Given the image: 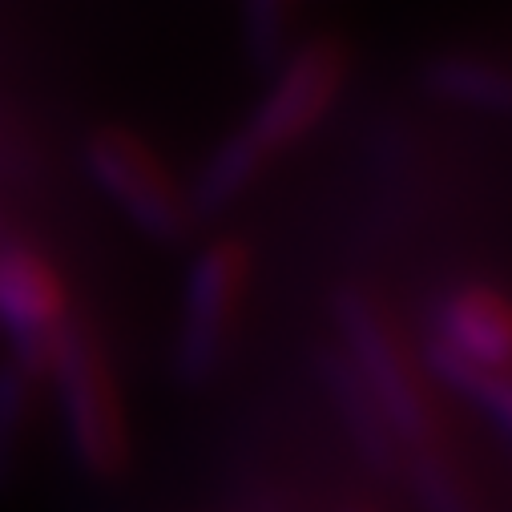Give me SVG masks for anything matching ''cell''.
Here are the masks:
<instances>
[{"instance_id":"obj_1","label":"cell","mask_w":512,"mask_h":512,"mask_svg":"<svg viewBox=\"0 0 512 512\" xmlns=\"http://www.w3.org/2000/svg\"><path fill=\"white\" fill-rule=\"evenodd\" d=\"M331 311H335V327H339L347 359L355 363L371 396L379 400L400 448L436 452L440 420H436L428 383H424V367L416 363L392 315L363 287H343Z\"/></svg>"},{"instance_id":"obj_2","label":"cell","mask_w":512,"mask_h":512,"mask_svg":"<svg viewBox=\"0 0 512 512\" xmlns=\"http://www.w3.org/2000/svg\"><path fill=\"white\" fill-rule=\"evenodd\" d=\"M77 464L93 480H117L130 468V424L113 379L109 351L85 319H69L49 367Z\"/></svg>"},{"instance_id":"obj_3","label":"cell","mask_w":512,"mask_h":512,"mask_svg":"<svg viewBox=\"0 0 512 512\" xmlns=\"http://www.w3.org/2000/svg\"><path fill=\"white\" fill-rule=\"evenodd\" d=\"M250 246L242 238H218L198 250L182 287V319L174 343V375L186 388H202L218 375L230 355L246 287H250Z\"/></svg>"},{"instance_id":"obj_4","label":"cell","mask_w":512,"mask_h":512,"mask_svg":"<svg viewBox=\"0 0 512 512\" xmlns=\"http://www.w3.org/2000/svg\"><path fill=\"white\" fill-rule=\"evenodd\" d=\"M85 166L93 182L125 210V218L154 242H182L190 234L198 218L190 194L138 134L105 125L85 146Z\"/></svg>"},{"instance_id":"obj_5","label":"cell","mask_w":512,"mask_h":512,"mask_svg":"<svg viewBox=\"0 0 512 512\" xmlns=\"http://www.w3.org/2000/svg\"><path fill=\"white\" fill-rule=\"evenodd\" d=\"M343 81H347V49L339 41L323 37L299 45L291 57L279 61L275 85L267 89V97L246 117L238 134L263 162H271L283 146H295L327 117Z\"/></svg>"},{"instance_id":"obj_6","label":"cell","mask_w":512,"mask_h":512,"mask_svg":"<svg viewBox=\"0 0 512 512\" xmlns=\"http://www.w3.org/2000/svg\"><path fill=\"white\" fill-rule=\"evenodd\" d=\"M69 319V291L45 254L25 242L0 246V331L13 347V363L33 379L49 375Z\"/></svg>"},{"instance_id":"obj_7","label":"cell","mask_w":512,"mask_h":512,"mask_svg":"<svg viewBox=\"0 0 512 512\" xmlns=\"http://www.w3.org/2000/svg\"><path fill=\"white\" fill-rule=\"evenodd\" d=\"M319 375H323V388L359 452V460L375 472H396L400 460H404V448L388 424V416H383L379 400L371 396V388L363 383V375L355 371V363L347 359L343 347H323L319 351Z\"/></svg>"},{"instance_id":"obj_8","label":"cell","mask_w":512,"mask_h":512,"mask_svg":"<svg viewBox=\"0 0 512 512\" xmlns=\"http://www.w3.org/2000/svg\"><path fill=\"white\" fill-rule=\"evenodd\" d=\"M444 347H452L456 355L508 371V347H512V327H508V303L500 291L472 283L452 291L440 307H436V335Z\"/></svg>"},{"instance_id":"obj_9","label":"cell","mask_w":512,"mask_h":512,"mask_svg":"<svg viewBox=\"0 0 512 512\" xmlns=\"http://www.w3.org/2000/svg\"><path fill=\"white\" fill-rule=\"evenodd\" d=\"M424 363H428V371H432L440 383H448L456 396H464L472 408H480V412L492 420V428H496L500 436H508V428H512V388H508V371L472 363V359L456 355L452 347H444L440 339H428Z\"/></svg>"},{"instance_id":"obj_10","label":"cell","mask_w":512,"mask_h":512,"mask_svg":"<svg viewBox=\"0 0 512 512\" xmlns=\"http://www.w3.org/2000/svg\"><path fill=\"white\" fill-rule=\"evenodd\" d=\"M424 85L436 97L468 105V109H488V113L508 109V77L500 65H492L484 57H468V53L436 57L424 69Z\"/></svg>"},{"instance_id":"obj_11","label":"cell","mask_w":512,"mask_h":512,"mask_svg":"<svg viewBox=\"0 0 512 512\" xmlns=\"http://www.w3.org/2000/svg\"><path fill=\"white\" fill-rule=\"evenodd\" d=\"M33 383L37 379L13 359L0 363V492L17 480V468H21L25 428L33 412Z\"/></svg>"},{"instance_id":"obj_12","label":"cell","mask_w":512,"mask_h":512,"mask_svg":"<svg viewBox=\"0 0 512 512\" xmlns=\"http://www.w3.org/2000/svg\"><path fill=\"white\" fill-rule=\"evenodd\" d=\"M412 484H416L424 512H476L464 484L456 480V472L448 468V460L440 452H416Z\"/></svg>"},{"instance_id":"obj_13","label":"cell","mask_w":512,"mask_h":512,"mask_svg":"<svg viewBox=\"0 0 512 512\" xmlns=\"http://www.w3.org/2000/svg\"><path fill=\"white\" fill-rule=\"evenodd\" d=\"M347 512H371V508H347Z\"/></svg>"}]
</instances>
